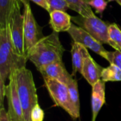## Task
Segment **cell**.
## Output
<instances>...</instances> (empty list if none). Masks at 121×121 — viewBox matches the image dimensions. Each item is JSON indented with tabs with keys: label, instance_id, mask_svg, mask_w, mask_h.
<instances>
[{
	"label": "cell",
	"instance_id": "obj_18",
	"mask_svg": "<svg viewBox=\"0 0 121 121\" xmlns=\"http://www.w3.org/2000/svg\"><path fill=\"white\" fill-rule=\"evenodd\" d=\"M101 80L108 82H121V69L116 65L110 64L106 68H104L101 73Z\"/></svg>",
	"mask_w": 121,
	"mask_h": 121
},
{
	"label": "cell",
	"instance_id": "obj_9",
	"mask_svg": "<svg viewBox=\"0 0 121 121\" xmlns=\"http://www.w3.org/2000/svg\"><path fill=\"white\" fill-rule=\"evenodd\" d=\"M83 28L102 44H108V26L95 14L82 18Z\"/></svg>",
	"mask_w": 121,
	"mask_h": 121
},
{
	"label": "cell",
	"instance_id": "obj_21",
	"mask_svg": "<svg viewBox=\"0 0 121 121\" xmlns=\"http://www.w3.org/2000/svg\"><path fill=\"white\" fill-rule=\"evenodd\" d=\"M49 9L48 13L55 11V10H62V11H66L69 6L65 1V0H47Z\"/></svg>",
	"mask_w": 121,
	"mask_h": 121
},
{
	"label": "cell",
	"instance_id": "obj_25",
	"mask_svg": "<svg viewBox=\"0 0 121 121\" xmlns=\"http://www.w3.org/2000/svg\"><path fill=\"white\" fill-rule=\"evenodd\" d=\"M30 1H33L34 3H35L36 4H38V6H40L43 9H45L46 11H48L49 6H48L47 0H30Z\"/></svg>",
	"mask_w": 121,
	"mask_h": 121
},
{
	"label": "cell",
	"instance_id": "obj_17",
	"mask_svg": "<svg viewBox=\"0 0 121 121\" xmlns=\"http://www.w3.org/2000/svg\"><path fill=\"white\" fill-rule=\"evenodd\" d=\"M108 45L121 52V30L116 23L110 24L108 26Z\"/></svg>",
	"mask_w": 121,
	"mask_h": 121
},
{
	"label": "cell",
	"instance_id": "obj_12",
	"mask_svg": "<svg viewBox=\"0 0 121 121\" xmlns=\"http://www.w3.org/2000/svg\"><path fill=\"white\" fill-rule=\"evenodd\" d=\"M106 102V82L100 79L92 86L91 121H96L101 108Z\"/></svg>",
	"mask_w": 121,
	"mask_h": 121
},
{
	"label": "cell",
	"instance_id": "obj_7",
	"mask_svg": "<svg viewBox=\"0 0 121 121\" xmlns=\"http://www.w3.org/2000/svg\"><path fill=\"white\" fill-rule=\"evenodd\" d=\"M16 69L11 72L9 83L5 88V97H6L8 103L7 112L11 121H24L23 109L17 91Z\"/></svg>",
	"mask_w": 121,
	"mask_h": 121
},
{
	"label": "cell",
	"instance_id": "obj_1",
	"mask_svg": "<svg viewBox=\"0 0 121 121\" xmlns=\"http://www.w3.org/2000/svg\"><path fill=\"white\" fill-rule=\"evenodd\" d=\"M28 60L26 57L16 54L12 43L9 25L0 28V101L3 104L5 97L6 81L11 72L23 66Z\"/></svg>",
	"mask_w": 121,
	"mask_h": 121
},
{
	"label": "cell",
	"instance_id": "obj_27",
	"mask_svg": "<svg viewBox=\"0 0 121 121\" xmlns=\"http://www.w3.org/2000/svg\"><path fill=\"white\" fill-rule=\"evenodd\" d=\"M21 1H24V0H21Z\"/></svg>",
	"mask_w": 121,
	"mask_h": 121
},
{
	"label": "cell",
	"instance_id": "obj_22",
	"mask_svg": "<svg viewBox=\"0 0 121 121\" xmlns=\"http://www.w3.org/2000/svg\"><path fill=\"white\" fill-rule=\"evenodd\" d=\"M88 4L97 13L102 14L107 7L108 2L106 0H88Z\"/></svg>",
	"mask_w": 121,
	"mask_h": 121
},
{
	"label": "cell",
	"instance_id": "obj_8",
	"mask_svg": "<svg viewBox=\"0 0 121 121\" xmlns=\"http://www.w3.org/2000/svg\"><path fill=\"white\" fill-rule=\"evenodd\" d=\"M74 42L80 43L86 48L91 50L99 55L104 57L106 52V50L103 46V44L96 40L83 28L72 24L71 28L67 31Z\"/></svg>",
	"mask_w": 121,
	"mask_h": 121
},
{
	"label": "cell",
	"instance_id": "obj_10",
	"mask_svg": "<svg viewBox=\"0 0 121 121\" xmlns=\"http://www.w3.org/2000/svg\"><path fill=\"white\" fill-rule=\"evenodd\" d=\"M104 68L101 67L89 54L84 59L81 74L92 87L101 79V73Z\"/></svg>",
	"mask_w": 121,
	"mask_h": 121
},
{
	"label": "cell",
	"instance_id": "obj_20",
	"mask_svg": "<svg viewBox=\"0 0 121 121\" xmlns=\"http://www.w3.org/2000/svg\"><path fill=\"white\" fill-rule=\"evenodd\" d=\"M103 58L109 62L110 64H114L117 65L121 69V52L118 50L115 51H106Z\"/></svg>",
	"mask_w": 121,
	"mask_h": 121
},
{
	"label": "cell",
	"instance_id": "obj_16",
	"mask_svg": "<svg viewBox=\"0 0 121 121\" xmlns=\"http://www.w3.org/2000/svg\"><path fill=\"white\" fill-rule=\"evenodd\" d=\"M17 1L0 0V28H4L9 23L11 16Z\"/></svg>",
	"mask_w": 121,
	"mask_h": 121
},
{
	"label": "cell",
	"instance_id": "obj_26",
	"mask_svg": "<svg viewBox=\"0 0 121 121\" xmlns=\"http://www.w3.org/2000/svg\"><path fill=\"white\" fill-rule=\"evenodd\" d=\"M113 1H116L120 6H121V0H113Z\"/></svg>",
	"mask_w": 121,
	"mask_h": 121
},
{
	"label": "cell",
	"instance_id": "obj_23",
	"mask_svg": "<svg viewBox=\"0 0 121 121\" xmlns=\"http://www.w3.org/2000/svg\"><path fill=\"white\" fill-rule=\"evenodd\" d=\"M45 117L44 111L42 109L39 104H37L31 111L30 121H43Z\"/></svg>",
	"mask_w": 121,
	"mask_h": 121
},
{
	"label": "cell",
	"instance_id": "obj_11",
	"mask_svg": "<svg viewBox=\"0 0 121 121\" xmlns=\"http://www.w3.org/2000/svg\"><path fill=\"white\" fill-rule=\"evenodd\" d=\"M43 78H51L57 79L66 85L73 78L66 69L63 62H54L50 64L39 70Z\"/></svg>",
	"mask_w": 121,
	"mask_h": 121
},
{
	"label": "cell",
	"instance_id": "obj_3",
	"mask_svg": "<svg viewBox=\"0 0 121 121\" xmlns=\"http://www.w3.org/2000/svg\"><path fill=\"white\" fill-rule=\"evenodd\" d=\"M16 86L21 101L24 121H30V113L33 107L38 104V97L31 71L21 67L16 69Z\"/></svg>",
	"mask_w": 121,
	"mask_h": 121
},
{
	"label": "cell",
	"instance_id": "obj_14",
	"mask_svg": "<svg viewBox=\"0 0 121 121\" xmlns=\"http://www.w3.org/2000/svg\"><path fill=\"white\" fill-rule=\"evenodd\" d=\"M89 52L87 48L83 45L74 42L71 49L72 55V74L74 77L77 72L81 73L84 59L87 56Z\"/></svg>",
	"mask_w": 121,
	"mask_h": 121
},
{
	"label": "cell",
	"instance_id": "obj_4",
	"mask_svg": "<svg viewBox=\"0 0 121 121\" xmlns=\"http://www.w3.org/2000/svg\"><path fill=\"white\" fill-rule=\"evenodd\" d=\"M43 79L45 86L55 105L64 109L74 121L79 118L80 115L77 113L72 104L67 86L55 79Z\"/></svg>",
	"mask_w": 121,
	"mask_h": 121
},
{
	"label": "cell",
	"instance_id": "obj_6",
	"mask_svg": "<svg viewBox=\"0 0 121 121\" xmlns=\"http://www.w3.org/2000/svg\"><path fill=\"white\" fill-rule=\"evenodd\" d=\"M23 3V17H24V42L25 50L27 52L44 36L42 35L40 27L34 17L30 4L24 0Z\"/></svg>",
	"mask_w": 121,
	"mask_h": 121
},
{
	"label": "cell",
	"instance_id": "obj_19",
	"mask_svg": "<svg viewBox=\"0 0 121 121\" xmlns=\"http://www.w3.org/2000/svg\"><path fill=\"white\" fill-rule=\"evenodd\" d=\"M72 104L79 115H80V101H79V94L78 89V83L76 79L74 77L67 84Z\"/></svg>",
	"mask_w": 121,
	"mask_h": 121
},
{
	"label": "cell",
	"instance_id": "obj_24",
	"mask_svg": "<svg viewBox=\"0 0 121 121\" xmlns=\"http://www.w3.org/2000/svg\"><path fill=\"white\" fill-rule=\"evenodd\" d=\"M0 121H11L8 112L6 111L4 104L1 105V108H0Z\"/></svg>",
	"mask_w": 121,
	"mask_h": 121
},
{
	"label": "cell",
	"instance_id": "obj_15",
	"mask_svg": "<svg viewBox=\"0 0 121 121\" xmlns=\"http://www.w3.org/2000/svg\"><path fill=\"white\" fill-rule=\"evenodd\" d=\"M69 9L78 13L82 18L94 15L92 8L89 5L88 0H65Z\"/></svg>",
	"mask_w": 121,
	"mask_h": 121
},
{
	"label": "cell",
	"instance_id": "obj_5",
	"mask_svg": "<svg viewBox=\"0 0 121 121\" xmlns=\"http://www.w3.org/2000/svg\"><path fill=\"white\" fill-rule=\"evenodd\" d=\"M24 17L21 12L19 1L16 3L15 7L11 16L9 28L13 48L17 55L21 57H27L25 50L24 42Z\"/></svg>",
	"mask_w": 121,
	"mask_h": 121
},
{
	"label": "cell",
	"instance_id": "obj_2",
	"mask_svg": "<svg viewBox=\"0 0 121 121\" xmlns=\"http://www.w3.org/2000/svg\"><path fill=\"white\" fill-rule=\"evenodd\" d=\"M64 52L58 33L53 31L42 38L27 52V57L39 71L50 64L62 62Z\"/></svg>",
	"mask_w": 121,
	"mask_h": 121
},
{
	"label": "cell",
	"instance_id": "obj_13",
	"mask_svg": "<svg viewBox=\"0 0 121 121\" xmlns=\"http://www.w3.org/2000/svg\"><path fill=\"white\" fill-rule=\"evenodd\" d=\"M50 24L53 31L67 32L72 26L71 16L66 11L55 10L50 13Z\"/></svg>",
	"mask_w": 121,
	"mask_h": 121
}]
</instances>
